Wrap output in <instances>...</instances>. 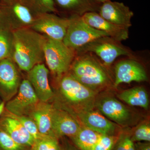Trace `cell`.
I'll return each instance as SVG.
<instances>
[{"label":"cell","instance_id":"cell-1","mask_svg":"<svg viewBox=\"0 0 150 150\" xmlns=\"http://www.w3.org/2000/svg\"><path fill=\"white\" fill-rule=\"evenodd\" d=\"M13 48L11 59L20 69L28 72L44 60L46 36L30 28L13 31Z\"/></svg>","mask_w":150,"mask_h":150},{"label":"cell","instance_id":"cell-2","mask_svg":"<svg viewBox=\"0 0 150 150\" xmlns=\"http://www.w3.org/2000/svg\"><path fill=\"white\" fill-rule=\"evenodd\" d=\"M4 23L12 30L30 28L43 13L32 0H1Z\"/></svg>","mask_w":150,"mask_h":150},{"label":"cell","instance_id":"cell-3","mask_svg":"<svg viewBox=\"0 0 150 150\" xmlns=\"http://www.w3.org/2000/svg\"><path fill=\"white\" fill-rule=\"evenodd\" d=\"M70 74L93 91L108 85L110 79L102 65L88 53L81 54L71 66Z\"/></svg>","mask_w":150,"mask_h":150},{"label":"cell","instance_id":"cell-4","mask_svg":"<svg viewBox=\"0 0 150 150\" xmlns=\"http://www.w3.org/2000/svg\"><path fill=\"white\" fill-rule=\"evenodd\" d=\"M46 37L44 60L48 70L54 74L60 76L71 68L75 59L76 51L66 46L63 41Z\"/></svg>","mask_w":150,"mask_h":150},{"label":"cell","instance_id":"cell-5","mask_svg":"<svg viewBox=\"0 0 150 150\" xmlns=\"http://www.w3.org/2000/svg\"><path fill=\"white\" fill-rule=\"evenodd\" d=\"M69 19V27L63 41L66 46L75 51L100 38L108 36L103 31L89 25L82 16L74 15Z\"/></svg>","mask_w":150,"mask_h":150},{"label":"cell","instance_id":"cell-6","mask_svg":"<svg viewBox=\"0 0 150 150\" xmlns=\"http://www.w3.org/2000/svg\"><path fill=\"white\" fill-rule=\"evenodd\" d=\"M59 89L62 96L70 104L81 110L92 109L95 91L81 83L70 74L62 78Z\"/></svg>","mask_w":150,"mask_h":150},{"label":"cell","instance_id":"cell-7","mask_svg":"<svg viewBox=\"0 0 150 150\" xmlns=\"http://www.w3.org/2000/svg\"><path fill=\"white\" fill-rule=\"evenodd\" d=\"M110 37L100 38L77 50L81 54L93 53L99 57L106 66L112 64L116 58L121 56H132L128 49Z\"/></svg>","mask_w":150,"mask_h":150},{"label":"cell","instance_id":"cell-8","mask_svg":"<svg viewBox=\"0 0 150 150\" xmlns=\"http://www.w3.org/2000/svg\"><path fill=\"white\" fill-rule=\"evenodd\" d=\"M17 94L8 101L5 109L8 112L17 116L28 115L39 103L32 85L28 79L21 83Z\"/></svg>","mask_w":150,"mask_h":150},{"label":"cell","instance_id":"cell-9","mask_svg":"<svg viewBox=\"0 0 150 150\" xmlns=\"http://www.w3.org/2000/svg\"><path fill=\"white\" fill-rule=\"evenodd\" d=\"M69 22V18H63L52 13H44L30 28L51 39L63 41Z\"/></svg>","mask_w":150,"mask_h":150},{"label":"cell","instance_id":"cell-10","mask_svg":"<svg viewBox=\"0 0 150 150\" xmlns=\"http://www.w3.org/2000/svg\"><path fill=\"white\" fill-rule=\"evenodd\" d=\"M16 64L11 58L0 61V96L8 101L18 91L20 79Z\"/></svg>","mask_w":150,"mask_h":150},{"label":"cell","instance_id":"cell-11","mask_svg":"<svg viewBox=\"0 0 150 150\" xmlns=\"http://www.w3.org/2000/svg\"><path fill=\"white\" fill-rule=\"evenodd\" d=\"M98 12L102 18L112 24L129 30L134 13L123 3L108 0L103 3Z\"/></svg>","mask_w":150,"mask_h":150},{"label":"cell","instance_id":"cell-12","mask_svg":"<svg viewBox=\"0 0 150 150\" xmlns=\"http://www.w3.org/2000/svg\"><path fill=\"white\" fill-rule=\"evenodd\" d=\"M115 87L121 83L139 82L148 80L144 68L139 62L133 59L122 60L118 62L115 65Z\"/></svg>","mask_w":150,"mask_h":150},{"label":"cell","instance_id":"cell-13","mask_svg":"<svg viewBox=\"0 0 150 150\" xmlns=\"http://www.w3.org/2000/svg\"><path fill=\"white\" fill-rule=\"evenodd\" d=\"M49 70L43 63L35 65L28 72L27 79L40 102H48L54 95L49 84Z\"/></svg>","mask_w":150,"mask_h":150},{"label":"cell","instance_id":"cell-14","mask_svg":"<svg viewBox=\"0 0 150 150\" xmlns=\"http://www.w3.org/2000/svg\"><path fill=\"white\" fill-rule=\"evenodd\" d=\"M78 116L85 127L102 135L114 136L116 125L102 113L92 109L81 110Z\"/></svg>","mask_w":150,"mask_h":150},{"label":"cell","instance_id":"cell-15","mask_svg":"<svg viewBox=\"0 0 150 150\" xmlns=\"http://www.w3.org/2000/svg\"><path fill=\"white\" fill-rule=\"evenodd\" d=\"M82 17L89 25L105 33L116 41L121 42L129 38V30L109 22L96 12L86 13Z\"/></svg>","mask_w":150,"mask_h":150},{"label":"cell","instance_id":"cell-16","mask_svg":"<svg viewBox=\"0 0 150 150\" xmlns=\"http://www.w3.org/2000/svg\"><path fill=\"white\" fill-rule=\"evenodd\" d=\"M100 112L107 118L121 125H126L131 120V113L125 105L116 98L106 97L97 104Z\"/></svg>","mask_w":150,"mask_h":150},{"label":"cell","instance_id":"cell-17","mask_svg":"<svg viewBox=\"0 0 150 150\" xmlns=\"http://www.w3.org/2000/svg\"><path fill=\"white\" fill-rule=\"evenodd\" d=\"M81 126L78 121L66 111L54 108L52 115V131L56 138L67 136L71 138Z\"/></svg>","mask_w":150,"mask_h":150},{"label":"cell","instance_id":"cell-18","mask_svg":"<svg viewBox=\"0 0 150 150\" xmlns=\"http://www.w3.org/2000/svg\"><path fill=\"white\" fill-rule=\"evenodd\" d=\"M0 128L19 144L31 147L34 144L35 139L15 118L7 115L3 116L0 118Z\"/></svg>","mask_w":150,"mask_h":150},{"label":"cell","instance_id":"cell-19","mask_svg":"<svg viewBox=\"0 0 150 150\" xmlns=\"http://www.w3.org/2000/svg\"><path fill=\"white\" fill-rule=\"evenodd\" d=\"M54 108L47 102L38 103L29 115L35 121L42 136L56 137L52 131V115Z\"/></svg>","mask_w":150,"mask_h":150},{"label":"cell","instance_id":"cell-20","mask_svg":"<svg viewBox=\"0 0 150 150\" xmlns=\"http://www.w3.org/2000/svg\"><path fill=\"white\" fill-rule=\"evenodd\" d=\"M55 6L72 16L83 15L86 13L98 11V3L95 0H53Z\"/></svg>","mask_w":150,"mask_h":150},{"label":"cell","instance_id":"cell-21","mask_svg":"<svg viewBox=\"0 0 150 150\" xmlns=\"http://www.w3.org/2000/svg\"><path fill=\"white\" fill-rule=\"evenodd\" d=\"M119 99L131 106L147 109L149 99L147 92L143 87H136L125 90L118 94Z\"/></svg>","mask_w":150,"mask_h":150},{"label":"cell","instance_id":"cell-22","mask_svg":"<svg viewBox=\"0 0 150 150\" xmlns=\"http://www.w3.org/2000/svg\"><path fill=\"white\" fill-rule=\"evenodd\" d=\"M102 135L84 126L81 127L77 134L71 138L79 149L89 150L98 142Z\"/></svg>","mask_w":150,"mask_h":150},{"label":"cell","instance_id":"cell-23","mask_svg":"<svg viewBox=\"0 0 150 150\" xmlns=\"http://www.w3.org/2000/svg\"><path fill=\"white\" fill-rule=\"evenodd\" d=\"M13 48V30L3 23L0 25V61L11 58Z\"/></svg>","mask_w":150,"mask_h":150},{"label":"cell","instance_id":"cell-24","mask_svg":"<svg viewBox=\"0 0 150 150\" xmlns=\"http://www.w3.org/2000/svg\"><path fill=\"white\" fill-rule=\"evenodd\" d=\"M32 148V150H60L57 138L42 135L35 140Z\"/></svg>","mask_w":150,"mask_h":150},{"label":"cell","instance_id":"cell-25","mask_svg":"<svg viewBox=\"0 0 150 150\" xmlns=\"http://www.w3.org/2000/svg\"><path fill=\"white\" fill-rule=\"evenodd\" d=\"M6 115L11 117L15 118L20 122L27 131L32 135L35 140L40 138L42 135H40L38 131L37 126L35 124V121H33L32 118L27 115H21L17 116L13 115L11 113L7 112Z\"/></svg>","mask_w":150,"mask_h":150},{"label":"cell","instance_id":"cell-26","mask_svg":"<svg viewBox=\"0 0 150 150\" xmlns=\"http://www.w3.org/2000/svg\"><path fill=\"white\" fill-rule=\"evenodd\" d=\"M27 146L15 142L6 131L0 128V148L3 150H26Z\"/></svg>","mask_w":150,"mask_h":150},{"label":"cell","instance_id":"cell-27","mask_svg":"<svg viewBox=\"0 0 150 150\" xmlns=\"http://www.w3.org/2000/svg\"><path fill=\"white\" fill-rule=\"evenodd\" d=\"M131 139L134 142H150L149 123H145L140 125L131 134Z\"/></svg>","mask_w":150,"mask_h":150},{"label":"cell","instance_id":"cell-28","mask_svg":"<svg viewBox=\"0 0 150 150\" xmlns=\"http://www.w3.org/2000/svg\"><path fill=\"white\" fill-rule=\"evenodd\" d=\"M118 137L103 135L98 142L89 150H112L118 140Z\"/></svg>","mask_w":150,"mask_h":150},{"label":"cell","instance_id":"cell-29","mask_svg":"<svg viewBox=\"0 0 150 150\" xmlns=\"http://www.w3.org/2000/svg\"><path fill=\"white\" fill-rule=\"evenodd\" d=\"M113 149L114 150H136L135 144L131 139V135L121 134L118 137Z\"/></svg>","mask_w":150,"mask_h":150},{"label":"cell","instance_id":"cell-30","mask_svg":"<svg viewBox=\"0 0 150 150\" xmlns=\"http://www.w3.org/2000/svg\"><path fill=\"white\" fill-rule=\"evenodd\" d=\"M43 13H53L57 11L53 0H32Z\"/></svg>","mask_w":150,"mask_h":150},{"label":"cell","instance_id":"cell-31","mask_svg":"<svg viewBox=\"0 0 150 150\" xmlns=\"http://www.w3.org/2000/svg\"><path fill=\"white\" fill-rule=\"evenodd\" d=\"M134 144L136 150H150V142H137Z\"/></svg>","mask_w":150,"mask_h":150},{"label":"cell","instance_id":"cell-32","mask_svg":"<svg viewBox=\"0 0 150 150\" xmlns=\"http://www.w3.org/2000/svg\"><path fill=\"white\" fill-rule=\"evenodd\" d=\"M60 150H80L76 147L72 145L67 144L64 146L63 147H60Z\"/></svg>","mask_w":150,"mask_h":150},{"label":"cell","instance_id":"cell-33","mask_svg":"<svg viewBox=\"0 0 150 150\" xmlns=\"http://www.w3.org/2000/svg\"><path fill=\"white\" fill-rule=\"evenodd\" d=\"M5 101H2L0 103V116L3 114L5 109Z\"/></svg>","mask_w":150,"mask_h":150},{"label":"cell","instance_id":"cell-34","mask_svg":"<svg viewBox=\"0 0 150 150\" xmlns=\"http://www.w3.org/2000/svg\"><path fill=\"white\" fill-rule=\"evenodd\" d=\"M3 23H4V21H3L2 14L0 10V25L1 24Z\"/></svg>","mask_w":150,"mask_h":150},{"label":"cell","instance_id":"cell-35","mask_svg":"<svg viewBox=\"0 0 150 150\" xmlns=\"http://www.w3.org/2000/svg\"><path fill=\"white\" fill-rule=\"evenodd\" d=\"M96 1V2L97 3H101V4H103V3L107 1H108V0H95Z\"/></svg>","mask_w":150,"mask_h":150},{"label":"cell","instance_id":"cell-36","mask_svg":"<svg viewBox=\"0 0 150 150\" xmlns=\"http://www.w3.org/2000/svg\"><path fill=\"white\" fill-rule=\"evenodd\" d=\"M2 101H1V99H0V103H1V102H2Z\"/></svg>","mask_w":150,"mask_h":150},{"label":"cell","instance_id":"cell-37","mask_svg":"<svg viewBox=\"0 0 150 150\" xmlns=\"http://www.w3.org/2000/svg\"><path fill=\"white\" fill-rule=\"evenodd\" d=\"M0 1H1V0H0Z\"/></svg>","mask_w":150,"mask_h":150}]
</instances>
